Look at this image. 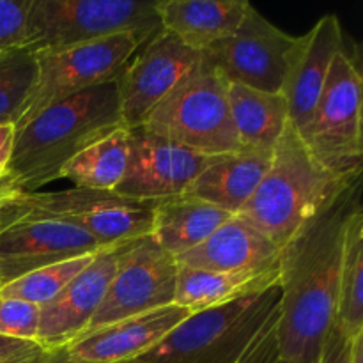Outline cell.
<instances>
[{
	"mask_svg": "<svg viewBox=\"0 0 363 363\" xmlns=\"http://www.w3.org/2000/svg\"><path fill=\"white\" fill-rule=\"evenodd\" d=\"M50 351H46V353H41V354H35V357H27V358H18V360H13V362H7V363H39L43 360V358L48 354Z\"/></svg>",
	"mask_w": 363,
	"mask_h": 363,
	"instance_id": "34",
	"label": "cell"
},
{
	"mask_svg": "<svg viewBox=\"0 0 363 363\" xmlns=\"http://www.w3.org/2000/svg\"><path fill=\"white\" fill-rule=\"evenodd\" d=\"M319 363H363V333L350 339L333 325L326 335Z\"/></svg>",
	"mask_w": 363,
	"mask_h": 363,
	"instance_id": "29",
	"label": "cell"
},
{
	"mask_svg": "<svg viewBox=\"0 0 363 363\" xmlns=\"http://www.w3.org/2000/svg\"><path fill=\"white\" fill-rule=\"evenodd\" d=\"M140 46L137 35L124 32L96 41L34 52V87L14 123V130L53 103L117 80Z\"/></svg>",
	"mask_w": 363,
	"mask_h": 363,
	"instance_id": "8",
	"label": "cell"
},
{
	"mask_svg": "<svg viewBox=\"0 0 363 363\" xmlns=\"http://www.w3.org/2000/svg\"><path fill=\"white\" fill-rule=\"evenodd\" d=\"M280 248L245 216L233 215L204 243L176 259L188 268L220 273H261L279 269Z\"/></svg>",
	"mask_w": 363,
	"mask_h": 363,
	"instance_id": "18",
	"label": "cell"
},
{
	"mask_svg": "<svg viewBox=\"0 0 363 363\" xmlns=\"http://www.w3.org/2000/svg\"><path fill=\"white\" fill-rule=\"evenodd\" d=\"M230 216L223 209L186 195L163 199L155 202L149 238L174 259H179L204 243Z\"/></svg>",
	"mask_w": 363,
	"mask_h": 363,
	"instance_id": "21",
	"label": "cell"
},
{
	"mask_svg": "<svg viewBox=\"0 0 363 363\" xmlns=\"http://www.w3.org/2000/svg\"><path fill=\"white\" fill-rule=\"evenodd\" d=\"M0 191H2V188H0Z\"/></svg>",
	"mask_w": 363,
	"mask_h": 363,
	"instance_id": "36",
	"label": "cell"
},
{
	"mask_svg": "<svg viewBox=\"0 0 363 363\" xmlns=\"http://www.w3.org/2000/svg\"><path fill=\"white\" fill-rule=\"evenodd\" d=\"M363 211L358 208L350 220L344 241L339 277V303L335 325L350 339L363 333Z\"/></svg>",
	"mask_w": 363,
	"mask_h": 363,
	"instance_id": "25",
	"label": "cell"
},
{
	"mask_svg": "<svg viewBox=\"0 0 363 363\" xmlns=\"http://www.w3.org/2000/svg\"><path fill=\"white\" fill-rule=\"evenodd\" d=\"M140 126L206 156L241 149L230 117L229 82L202 55Z\"/></svg>",
	"mask_w": 363,
	"mask_h": 363,
	"instance_id": "5",
	"label": "cell"
},
{
	"mask_svg": "<svg viewBox=\"0 0 363 363\" xmlns=\"http://www.w3.org/2000/svg\"><path fill=\"white\" fill-rule=\"evenodd\" d=\"M121 245L99 250L80 275L74 277L53 300L39 307L38 344L43 350H64L84 335L112 282Z\"/></svg>",
	"mask_w": 363,
	"mask_h": 363,
	"instance_id": "15",
	"label": "cell"
},
{
	"mask_svg": "<svg viewBox=\"0 0 363 363\" xmlns=\"http://www.w3.org/2000/svg\"><path fill=\"white\" fill-rule=\"evenodd\" d=\"M124 128L117 80L57 101L14 130L9 172L2 188L34 194L60 179L64 165L82 149Z\"/></svg>",
	"mask_w": 363,
	"mask_h": 363,
	"instance_id": "2",
	"label": "cell"
},
{
	"mask_svg": "<svg viewBox=\"0 0 363 363\" xmlns=\"http://www.w3.org/2000/svg\"><path fill=\"white\" fill-rule=\"evenodd\" d=\"M41 353H46V351L38 342L0 335V363L13 362L18 360V358L35 357V354Z\"/></svg>",
	"mask_w": 363,
	"mask_h": 363,
	"instance_id": "30",
	"label": "cell"
},
{
	"mask_svg": "<svg viewBox=\"0 0 363 363\" xmlns=\"http://www.w3.org/2000/svg\"><path fill=\"white\" fill-rule=\"evenodd\" d=\"M201 53L160 30L117 78L124 126H140L149 112L194 67Z\"/></svg>",
	"mask_w": 363,
	"mask_h": 363,
	"instance_id": "14",
	"label": "cell"
},
{
	"mask_svg": "<svg viewBox=\"0 0 363 363\" xmlns=\"http://www.w3.org/2000/svg\"><path fill=\"white\" fill-rule=\"evenodd\" d=\"M282 308L280 282L190 314L155 350L130 363H240Z\"/></svg>",
	"mask_w": 363,
	"mask_h": 363,
	"instance_id": "4",
	"label": "cell"
},
{
	"mask_svg": "<svg viewBox=\"0 0 363 363\" xmlns=\"http://www.w3.org/2000/svg\"><path fill=\"white\" fill-rule=\"evenodd\" d=\"M190 314L183 307L167 305L92 330L64 350L80 363H130L155 350Z\"/></svg>",
	"mask_w": 363,
	"mask_h": 363,
	"instance_id": "17",
	"label": "cell"
},
{
	"mask_svg": "<svg viewBox=\"0 0 363 363\" xmlns=\"http://www.w3.org/2000/svg\"><path fill=\"white\" fill-rule=\"evenodd\" d=\"M300 38L266 20L254 6L247 7L240 27L201 55L227 82L264 92H280Z\"/></svg>",
	"mask_w": 363,
	"mask_h": 363,
	"instance_id": "10",
	"label": "cell"
},
{
	"mask_svg": "<svg viewBox=\"0 0 363 363\" xmlns=\"http://www.w3.org/2000/svg\"><path fill=\"white\" fill-rule=\"evenodd\" d=\"M128 155L130 131L124 126L82 149L64 165L60 179L71 181L74 188L113 191L126 172Z\"/></svg>",
	"mask_w": 363,
	"mask_h": 363,
	"instance_id": "24",
	"label": "cell"
},
{
	"mask_svg": "<svg viewBox=\"0 0 363 363\" xmlns=\"http://www.w3.org/2000/svg\"><path fill=\"white\" fill-rule=\"evenodd\" d=\"M103 248L106 247L71 223L13 215V220L0 230V286L45 266L96 254Z\"/></svg>",
	"mask_w": 363,
	"mask_h": 363,
	"instance_id": "13",
	"label": "cell"
},
{
	"mask_svg": "<svg viewBox=\"0 0 363 363\" xmlns=\"http://www.w3.org/2000/svg\"><path fill=\"white\" fill-rule=\"evenodd\" d=\"M14 142V124L0 123V188L6 183L9 172L11 155H13Z\"/></svg>",
	"mask_w": 363,
	"mask_h": 363,
	"instance_id": "31",
	"label": "cell"
},
{
	"mask_svg": "<svg viewBox=\"0 0 363 363\" xmlns=\"http://www.w3.org/2000/svg\"><path fill=\"white\" fill-rule=\"evenodd\" d=\"M229 106L241 147L273 152L289 121L284 96L229 82Z\"/></svg>",
	"mask_w": 363,
	"mask_h": 363,
	"instance_id": "22",
	"label": "cell"
},
{
	"mask_svg": "<svg viewBox=\"0 0 363 363\" xmlns=\"http://www.w3.org/2000/svg\"><path fill=\"white\" fill-rule=\"evenodd\" d=\"M96 254H85L27 273L6 286H0V296L14 298V300L28 301V303L43 307L50 300H53L74 277L80 275L91 264Z\"/></svg>",
	"mask_w": 363,
	"mask_h": 363,
	"instance_id": "26",
	"label": "cell"
},
{
	"mask_svg": "<svg viewBox=\"0 0 363 363\" xmlns=\"http://www.w3.org/2000/svg\"><path fill=\"white\" fill-rule=\"evenodd\" d=\"M280 282V273H220L208 269L188 268L177 262V279L174 305L186 308L188 312L206 311L230 303L245 294L268 289L273 284Z\"/></svg>",
	"mask_w": 363,
	"mask_h": 363,
	"instance_id": "23",
	"label": "cell"
},
{
	"mask_svg": "<svg viewBox=\"0 0 363 363\" xmlns=\"http://www.w3.org/2000/svg\"><path fill=\"white\" fill-rule=\"evenodd\" d=\"M305 144L328 172L342 181L362 176V71L344 48L335 55Z\"/></svg>",
	"mask_w": 363,
	"mask_h": 363,
	"instance_id": "7",
	"label": "cell"
},
{
	"mask_svg": "<svg viewBox=\"0 0 363 363\" xmlns=\"http://www.w3.org/2000/svg\"><path fill=\"white\" fill-rule=\"evenodd\" d=\"M151 0H30L25 50L62 48L130 32L142 45L160 30Z\"/></svg>",
	"mask_w": 363,
	"mask_h": 363,
	"instance_id": "6",
	"label": "cell"
},
{
	"mask_svg": "<svg viewBox=\"0 0 363 363\" xmlns=\"http://www.w3.org/2000/svg\"><path fill=\"white\" fill-rule=\"evenodd\" d=\"M279 363H286V362H284V360H280V362H279Z\"/></svg>",
	"mask_w": 363,
	"mask_h": 363,
	"instance_id": "35",
	"label": "cell"
},
{
	"mask_svg": "<svg viewBox=\"0 0 363 363\" xmlns=\"http://www.w3.org/2000/svg\"><path fill=\"white\" fill-rule=\"evenodd\" d=\"M34 82V53L18 48L0 55V123H16Z\"/></svg>",
	"mask_w": 363,
	"mask_h": 363,
	"instance_id": "27",
	"label": "cell"
},
{
	"mask_svg": "<svg viewBox=\"0 0 363 363\" xmlns=\"http://www.w3.org/2000/svg\"><path fill=\"white\" fill-rule=\"evenodd\" d=\"M362 177L344 186L280 248L279 350L286 363H319L339 303L350 220L362 208Z\"/></svg>",
	"mask_w": 363,
	"mask_h": 363,
	"instance_id": "1",
	"label": "cell"
},
{
	"mask_svg": "<svg viewBox=\"0 0 363 363\" xmlns=\"http://www.w3.org/2000/svg\"><path fill=\"white\" fill-rule=\"evenodd\" d=\"M13 220V211L9 206V191H0V230Z\"/></svg>",
	"mask_w": 363,
	"mask_h": 363,
	"instance_id": "32",
	"label": "cell"
},
{
	"mask_svg": "<svg viewBox=\"0 0 363 363\" xmlns=\"http://www.w3.org/2000/svg\"><path fill=\"white\" fill-rule=\"evenodd\" d=\"M351 181H342L328 172L287 121L264 177L240 215L282 248Z\"/></svg>",
	"mask_w": 363,
	"mask_h": 363,
	"instance_id": "3",
	"label": "cell"
},
{
	"mask_svg": "<svg viewBox=\"0 0 363 363\" xmlns=\"http://www.w3.org/2000/svg\"><path fill=\"white\" fill-rule=\"evenodd\" d=\"M273 152L243 149L209 156L183 195L240 215L264 177Z\"/></svg>",
	"mask_w": 363,
	"mask_h": 363,
	"instance_id": "19",
	"label": "cell"
},
{
	"mask_svg": "<svg viewBox=\"0 0 363 363\" xmlns=\"http://www.w3.org/2000/svg\"><path fill=\"white\" fill-rule=\"evenodd\" d=\"M344 32L337 14H325L305 35H300L282 91L289 121L301 138L307 133L314 110L325 89L330 67L342 50Z\"/></svg>",
	"mask_w": 363,
	"mask_h": 363,
	"instance_id": "16",
	"label": "cell"
},
{
	"mask_svg": "<svg viewBox=\"0 0 363 363\" xmlns=\"http://www.w3.org/2000/svg\"><path fill=\"white\" fill-rule=\"evenodd\" d=\"M130 155L113 194L142 202L177 197L204 169L209 156L160 138L142 126L128 128Z\"/></svg>",
	"mask_w": 363,
	"mask_h": 363,
	"instance_id": "12",
	"label": "cell"
},
{
	"mask_svg": "<svg viewBox=\"0 0 363 363\" xmlns=\"http://www.w3.org/2000/svg\"><path fill=\"white\" fill-rule=\"evenodd\" d=\"M39 311L28 301L0 296V335L38 342Z\"/></svg>",
	"mask_w": 363,
	"mask_h": 363,
	"instance_id": "28",
	"label": "cell"
},
{
	"mask_svg": "<svg viewBox=\"0 0 363 363\" xmlns=\"http://www.w3.org/2000/svg\"><path fill=\"white\" fill-rule=\"evenodd\" d=\"M9 206L16 218L60 220L80 227L101 247L149 236L155 213V202L133 201L113 191L85 188L9 194Z\"/></svg>",
	"mask_w": 363,
	"mask_h": 363,
	"instance_id": "9",
	"label": "cell"
},
{
	"mask_svg": "<svg viewBox=\"0 0 363 363\" xmlns=\"http://www.w3.org/2000/svg\"><path fill=\"white\" fill-rule=\"evenodd\" d=\"M176 279L177 261L151 238L123 243L108 291L84 335L110 323L172 305Z\"/></svg>",
	"mask_w": 363,
	"mask_h": 363,
	"instance_id": "11",
	"label": "cell"
},
{
	"mask_svg": "<svg viewBox=\"0 0 363 363\" xmlns=\"http://www.w3.org/2000/svg\"><path fill=\"white\" fill-rule=\"evenodd\" d=\"M247 0H160L155 4L163 32L202 53L240 27Z\"/></svg>",
	"mask_w": 363,
	"mask_h": 363,
	"instance_id": "20",
	"label": "cell"
},
{
	"mask_svg": "<svg viewBox=\"0 0 363 363\" xmlns=\"http://www.w3.org/2000/svg\"><path fill=\"white\" fill-rule=\"evenodd\" d=\"M39 363H80L71 360L69 354L66 353V350H57V351H50L45 358H43Z\"/></svg>",
	"mask_w": 363,
	"mask_h": 363,
	"instance_id": "33",
	"label": "cell"
}]
</instances>
